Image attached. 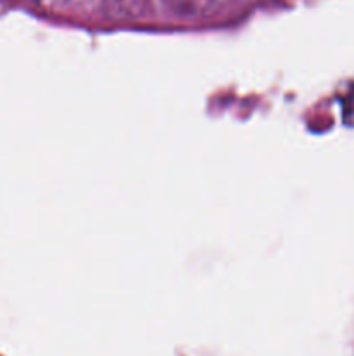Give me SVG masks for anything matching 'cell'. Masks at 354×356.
Instances as JSON below:
<instances>
[]
</instances>
